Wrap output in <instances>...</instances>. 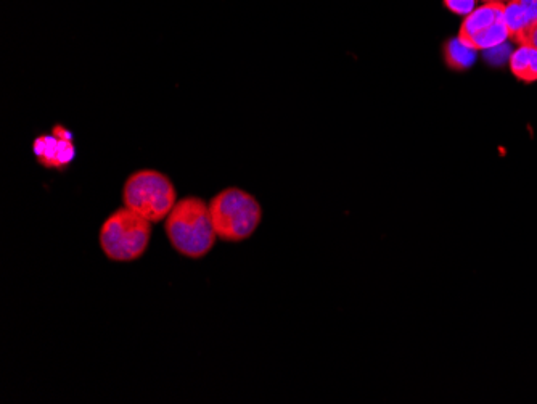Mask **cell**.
<instances>
[{
    "label": "cell",
    "instance_id": "6da1fadb",
    "mask_svg": "<svg viewBox=\"0 0 537 404\" xmlns=\"http://www.w3.org/2000/svg\"><path fill=\"white\" fill-rule=\"evenodd\" d=\"M166 232L174 250L198 260L208 255L216 240L210 205L201 198H182L166 218Z\"/></svg>",
    "mask_w": 537,
    "mask_h": 404
},
{
    "label": "cell",
    "instance_id": "7a4b0ae2",
    "mask_svg": "<svg viewBox=\"0 0 537 404\" xmlns=\"http://www.w3.org/2000/svg\"><path fill=\"white\" fill-rule=\"evenodd\" d=\"M214 231L226 242H242L255 234L263 211L253 195L245 190L226 189L210 203Z\"/></svg>",
    "mask_w": 537,
    "mask_h": 404
},
{
    "label": "cell",
    "instance_id": "3957f363",
    "mask_svg": "<svg viewBox=\"0 0 537 404\" xmlns=\"http://www.w3.org/2000/svg\"><path fill=\"white\" fill-rule=\"evenodd\" d=\"M152 239V223L128 207L115 211L100 229V247L113 261L128 263L144 255Z\"/></svg>",
    "mask_w": 537,
    "mask_h": 404
},
{
    "label": "cell",
    "instance_id": "277c9868",
    "mask_svg": "<svg viewBox=\"0 0 537 404\" xmlns=\"http://www.w3.org/2000/svg\"><path fill=\"white\" fill-rule=\"evenodd\" d=\"M123 202L150 223H160L176 207L177 194L168 176L153 170L137 171L124 184Z\"/></svg>",
    "mask_w": 537,
    "mask_h": 404
},
{
    "label": "cell",
    "instance_id": "5b68a950",
    "mask_svg": "<svg viewBox=\"0 0 537 404\" xmlns=\"http://www.w3.org/2000/svg\"><path fill=\"white\" fill-rule=\"evenodd\" d=\"M459 38L478 52L480 50L488 52L504 46L510 39L509 28L504 20V4L489 2L476 7L462 21Z\"/></svg>",
    "mask_w": 537,
    "mask_h": 404
},
{
    "label": "cell",
    "instance_id": "8992f818",
    "mask_svg": "<svg viewBox=\"0 0 537 404\" xmlns=\"http://www.w3.org/2000/svg\"><path fill=\"white\" fill-rule=\"evenodd\" d=\"M33 152L37 161L49 170H66L76 158L73 132L62 124L52 129V134L34 139Z\"/></svg>",
    "mask_w": 537,
    "mask_h": 404
},
{
    "label": "cell",
    "instance_id": "52a82bcc",
    "mask_svg": "<svg viewBox=\"0 0 537 404\" xmlns=\"http://www.w3.org/2000/svg\"><path fill=\"white\" fill-rule=\"evenodd\" d=\"M505 25L510 39L523 46L537 26V0H509L504 4Z\"/></svg>",
    "mask_w": 537,
    "mask_h": 404
},
{
    "label": "cell",
    "instance_id": "ba28073f",
    "mask_svg": "<svg viewBox=\"0 0 537 404\" xmlns=\"http://www.w3.org/2000/svg\"><path fill=\"white\" fill-rule=\"evenodd\" d=\"M510 71L521 83L531 84L537 81V49L533 46H518L510 54Z\"/></svg>",
    "mask_w": 537,
    "mask_h": 404
},
{
    "label": "cell",
    "instance_id": "9c48e42d",
    "mask_svg": "<svg viewBox=\"0 0 537 404\" xmlns=\"http://www.w3.org/2000/svg\"><path fill=\"white\" fill-rule=\"evenodd\" d=\"M443 58L451 70L454 71H467L472 68L478 58V50L473 49L472 46H468L460 38L449 39L444 42L443 46Z\"/></svg>",
    "mask_w": 537,
    "mask_h": 404
},
{
    "label": "cell",
    "instance_id": "30bf717a",
    "mask_svg": "<svg viewBox=\"0 0 537 404\" xmlns=\"http://www.w3.org/2000/svg\"><path fill=\"white\" fill-rule=\"evenodd\" d=\"M444 9L457 17H467L476 9V0H443Z\"/></svg>",
    "mask_w": 537,
    "mask_h": 404
},
{
    "label": "cell",
    "instance_id": "8fae6325",
    "mask_svg": "<svg viewBox=\"0 0 537 404\" xmlns=\"http://www.w3.org/2000/svg\"><path fill=\"white\" fill-rule=\"evenodd\" d=\"M523 46H533L537 49V26L536 28L531 31V34H529L528 39H526L525 44Z\"/></svg>",
    "mask_w": 537,
    "mask_h": 404
},
{
    "label": "cell",
    "instance_id": "7c38bea8",
    "mask_svg": "<svg viewBox=\"0 0 537 404\" xmlns=\"http://www.w3.org/2000/svg\"><path fill=\"white\" fill-rule=\"evenodd\" d=\"M483 4H489V2H499V4H505V2H509V0H481Z\"/></svg>",
    "mask_w": 537,
    "mask_h": 404
}]
</instances>
